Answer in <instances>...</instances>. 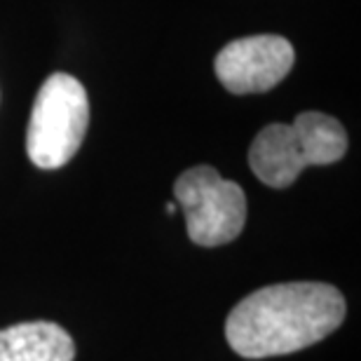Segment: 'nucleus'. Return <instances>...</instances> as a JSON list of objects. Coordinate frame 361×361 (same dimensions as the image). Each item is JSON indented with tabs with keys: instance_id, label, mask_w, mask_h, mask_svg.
<instances>
[{
	"instance_id": "8",
	"label": "nucleus",
	"mask_w": 361,
	"mask_h": 361,
	"mask_svg": "<svg viewBox=\"0 0 361 361\" xmlns=\"http://www.w3.org/2000/svg\"><path fill=\"white\" fill-rule=\"evenodd\" d=\"M167 214H176V204L171 202V204H167Z\"/></svg>"
},
{
	"instance_id": "3",
	"label": "nucleus",
	"mask_w": 361,
	"mask_h": 361,
	"mask_svg": "<svg viewBox=\"0 0 361 361\" xmlns=\"http://www.w3.org/2000/svg\"><path fill=\"white\" fill-rule=\"evenodd\" d=\"M174 197L185 214L188 237L197 247H221L240 237L244 230V190L209 164L183 171L174 183Z\"/></svg>"
},
{
	"instance_id": "1",
	"label": "nucleus",
	"mask_w": 361,
	"mask_h": 361,
	"mask_svg": "<svg viewBox=\"0 0 361 361\" xmlns=\"http://www.w3.org/2000/svg\"><path fill=\"white\" fill-rule=\"evenodd\" d=\"M345 298L324 281L258 288L228 314L226 341L244 359H268L324 341L345 319Z\"/></svg>"
},
{
	"instance_id": "5",
	"label": "nucleus",
	"mask_w": 361,
	"mask_h": 361,
	"mask_svg": "<svg viewBox=\"0 0 361 361\" xmlns=\"http://www.w3.org/2000/svg\"><path fill=\"white\" fill-rule=\"evenodd\" d=\"M249 164L258 180L270 188H288L310 167L307 153L293 125L274 122L263 127L249 148Z\"/></svg>"
},
{
	"instance_id": "7",
	"label": "nucleus",
	"mask_w": 361,
	"mask_h": 361,
	"mask_svg": "<svg viewBox=\"0 0 361 361\" xmlns=\"http://www.w3.org/2000/svg\"><path fill=\"white\" fill-rule=\"evenodd\" d=\"M293 129L298 134L310 160V167L334 164L348 153V134L345 127L331 115L305 111L293 122Z\"/></svg>"
},
{
	"instance_id": "2",
	"label": "nucleus",
	"mask_w": 361,
	"mask_h": 361,
	"mask_svg": "<svg viewBox=\"0 0 361 361\" xmlns=\"http://www.w3.org/2000/svg\"><path fill=\"white\" fill-rule=\"evenodd\" d=\"M90 125V101L82 82L52 73L35 97L26 132V153L35 167L59 169L73 160Z\"/></svg>"
},
{
	"instance_id": "6",
	"label": "nucleus",
	"mask_w": 361,
	"mask_h": 361,
	"mask_svg": "<svg viewBox=\"0 0 361 361\" xmlns=\"http://www.w3.org/2000/svg\"><path fill=\"white\" fill-rule=\"evenodd\" d=\"M75 343L54 322H24L0 331V361H73Z\"/></svg>"
},
{
	"instance_id": "4",
	"label": "nucleus",
	"mask_w": 361,
	"mask_h": 361,
	"mask_svg": "<svg viewBox=\"0 0 361 361\" xmlns=\"http://www.w3.org/2000/svg\"><path fill=\"white\" fill-rule=\"evenodd\" d=\"M295 61L293 45L281 35H249L228 42L216 56V78L233 94H261L284 80Z\"/></svg>"
}]
</instances>
